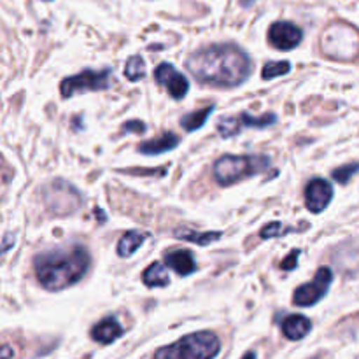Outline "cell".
<instances>
[{"mask_svg": "<svg viewBox=\"0 0 359 359\" xmlns=\"http://www.w3.org/2000/svg\"><path fill=\"white\" fill-rule=\"evenodd\" d=\"M356 174H359V163H347L344 165V167L335 168V170L332 172V177L335 179L339 184H347Z\"/></svg>", "mask_w": 359, "mask_h": 359, "instance_id": "cell-24", "label": "cell"}, {"mask_svg": "<svg viewBox=\"0 0 359 359\" xmlns=\"http://www.w3.org/2000/svg\"><path fill=\"white\" fill-rule=\"evenodd\" d=\"M42 198H44L46 209L53 216H70L77 212L83 205L81 193L63 179H55L42 188Z\"/></svg>", "mask_w": 359, "mask_h": 359, "instance_id": "cell-6", "label": "cell"}, {"mask_svg": "<svg viewBox=\"0 0 359 359\" xmlns=\"http://www.w3.org/2000/svg\"><path fill=\"white\" fill-rule=\"evenodd\" d=\"M298 228L294 226H284L280 221H273V223L266 224L259 231V237L262 238H273V237H283V235L291 233V231H297Z\"/></svg>", "mask_w": 359, "mask_h": 359, "instance_id": "cell-23", "label": "cell"}, {"mask_svg": "<svg viewBox=\"0 0 359 359\" xmlns=\"http://www.w3.org/2000/svg\"><path fill=\"white\" fill-rule=\"evenodd\" d=\"M242 359H256V354L252 353V351H249V353L244 354V358H242Z\"/></svg>", "mask_w": 359, "mask_h": 359, "instance_id": "cell-28", "label": "cell"}, {"mask_svg": "<svg viewBox=\"0 0 359 359\" xmlns=\"http://www.w3.org/2000/svg\"><path fill=\"white\" fill-rule=\"evenodd\" d=\"M214 105H209V107H203L200 111L189 112V114L182 116L181 118V126L186 130V132H196L198 128H202L207 123L209 116L214 112Z\"/></svg>", "mask_w": 359, "mask_h": 359, "instance_id": "cell-20", "label": "cell"}, {"mask_svg": "<svg viewBox=\"0 0 359 359\" xmlns=\"http://www.w3.org/2000/svg\"><path fill=\"white\" fill-rule=\"evenodd\" d=\"M179 142H181V139L174 132H165L160 137H156V139L140 142L137 146V151L140 154H146V156H156V154H163L167 151L175 149L179 146Z\"/></svg>", "mask_w": 359, "mask_h": 359, "instance_id": "cell-13", "label": "cell"}, {"mask_svg": "<svg viewBox=\"0 0 359 359\" xmlns=\"http://www.w3.org/2000/svg\"><path fill=\"white\" fill-rule=\"evenodd\" d=\"M302 39H304V30L291 21H276L269 28L270 46L280 49V51L294 49L297 46H300Z\"/></svg>", "mask_w": 359, "mask_h": 359, "instance_id": "cell-11", "label": "cell"}, {"mask_svg": "<svg viewBox=\"0 0 359 359\" xmlns=\"http://www.w3.org/2000/svg\"><path fill=\"white\" fill-rule=\"evenodd\" d=\"M146 238H147L146 231H137V230L126 231V233L121 237V241L118 242V256H121V258H128V256L135 255L137 249L146 242Z\"/></svg>", "mask_w": 359, "mask_h": 359, "instance_id": "cell-19", "label": "cell"}, {"mask_svg": "<svg viewBox=\"0 0 359 359\" xmlns=\"http://www.w3.org/2000/svg\"><path fill=\"white\" fill-rule=\"evenodd\" d=\"M333 283V272L328 266H321V269L316 272L314 280L312 283L304 284V286L297 287L293 294V304L298 307H312V305L318 304L319 300L326 297L330 286Z\"/></svg>", "mask_w": 359, "mask_h": 359, "instance_id": "cell-9", "label": "cell"}, {"mask_svg": "<svg viewBox=\"0 0 359 359\" xmlns=\"http://www.w3.org/2000/svg\"><path fill=\"white\" fill-rule=\"evenodd\" d=\"M333 200V186L326 179L316 177L305 188V205L312 214H319Z\"/></svg>", "mask_w": 359, "mask_h": 359, "instance_id": "cell-12", "label": "cell"}, {"mask_svg": "<svg viewBox=\"0 0 359 359\" xmlns=\"http://www.w3.org/2000/svg\"><path fill=\"white\" fill-rule=\"evenodd\" d=\"M46 2H51V0H46Z\"/></svg>", "mask_w": 359, "mask_h": 359, "instance_id": "cell-29", "label": "cell"}, {"mask_svg": "<svg viewBox=\"0 0 359 359\" xmlns=\"http://www.w3.org/2000/svg\"><path fill=\"white\" fill-rule=\"evenodd\" d=\"M123 132H135V133H144L146 132V125H144L142 121H137V119H133V121H126L125 125L121 126Z\"/></svg>", "mask_w": 359, "mask_h": 359, "instance_id": "cell-26", "label": "cell"}, {"mask_svg": "<svg viewBox=\"0 0 359 359\" xmlns=\"http://www.w3.org/2000/svg\"><path fill=\"white\" fill-rule=\"evenodd\" d=\"M321 49L328 58L340 62L356 58L359 55L358 30L346 23L330 25L321 35Z\"/></svg>", "mask_w": 359, "mask_h": 359, "instance_id": "cell-5", "label": "cell"}, {"mask_svg": "<svg viewBox=\"0 0 359 359\" xmlns=\"http://www.w3.org/2000/svg\"><path fill=\"white\" fill-rule=\"evenodd\" d=\"M219 351L221 340L217 335L212 332H198L158 349L154 359H214Z\"/></svg>", "mask_w": 359, "mask_h": 359, "instance_id": "cell-4", "label": "cell"}, {"mask_svg": "<svg viewBox=\"0 0 359 359\" xmlns=\"http://www.w3.org/2000/svg\"><path fill=\"white\" fill-rule=\"evenodd\" d=\"M283 328V333L286 339L290 340H302L309 335V332L312 330V323L309 321L305 316L294 314V316H287L286 319L280 325Z\"/></svg>", "mask_w": 359, "mask_h": 359, "instance_id": "cell-16", "label": "cell"}, {"mask_svg": "<svg viewBox=\"0 0 359 359\" xmlns=\"http://www.w3.org/2000/svg\"><path fill=\"white\" fill-rule=\"evenodd\" d=\"M154 79L160 86L167 88L174 100H182L189 91V83L172 63H160L154 70Z\"/></svg>", "mask_w": 359, "mask_h": 359, "instance_id": "cell-10", "label": "cell"}, {"mask_svg": "<svg viewBox=\"0 0 359 359\" xmlns=\"http://www.w3.org/2000/svg\"><path fill=\"white\" fill-rule=\"evenodd\" d=\"M123 333H125V330L114 318H105L91 328V339L100 344H112Z\"/></svg>", "mask_w": 359, "mask_h": 359, "instance_id": "cell-15", "label": "cell"}, {"mask_svg": "<svg viewBox=\"0 0 359 359\" xmlns=\"http://www.w3.org/2000/svg\"><path fill=\"white\" fill-rule=\"evenodd\" d=\"M270 168V158L265 154H244V156H233L224 154L214 163L212 174L217 184L231 186L245 177L259 175Z\"/></svg>", "mask_w": 359, "mask_h": 359, "instance_id": "cell-3", "label": "cell"}, {"mask_svg": "<svg viewBox=\"0 0 359 359\" xmlns=\"http://www.w3.org/2000/svg\"><path fill=\"white\" fill-rule=\"evenodd\" d=\"M300 255H302L300 249H294V251H291L290 255H287L286 258H284L283 262H280V269H283V270H293V269H297L298 258H300Z\"/></svg>", "mask_w": 359, "mask_h": 359, "instance_id": "cell-25", "label": "cell"}, {"mask_svg": "<svg viewBox=\"0 0 359 359\" xmlns=\"http://www.w3.org/2000/svg\"><path fill=\"white\" fill-rule=\"evenodd\" d=\"M91 256L79 244L39 252L34 258L37 280L48 291H62L79 283L90 270Z\"/></svg>", "mask_w": 359, "mask_h": 359, "instance_id": "cell-2", "label": "cell"}, {"mask_svg": "<svg viewBox=\"0 0 359 359\" xmlns=\"http://www.w3.org/2000/svg\"><path fill=\"white\" fill-rule=\"evenodd\" d=\"M112 86L111 69L83 70L76 76H69L60 84V93L63 98H70L83 91H104Z\"/></svg>", "mask_w": 359, "mask_h": 359, "instance_id": "cell-7", "label": "cell"}, {"mask_svg": "<svg viewBox=\"0 0 359 359\" xmlns=\"http://www.w3.org/2000/svg\"><path fill=\"white\" fill-rule=\"evenodd\" d=\"M291 72V63L287 60L284 62H266L265 67H263L262 77L263 81H272L273 77L286 76V74Z\"/></svg>", "mask_w": 359, "mask_h": 359, "instance_id": "cell-22", "label": "cell"}, {"mask_svg": "<svg viewBox=\"0 0 359 359\" xmlns=\"http://www.w3.org/2000/svg\"><path fill=\"white\" fill-rule=\"evenodd\" d=\"M189 72L203 84L235 88L249 79L252 62L237 44H210L193 53L186 62Z\"/></svg>", "mask_w": 359, "mask_h": 359, "instance_id": "cell-1", "label": "cell"}, {"mask_svg": "<svg viewBox=\"0 0 359 359\" xmlns=\"http://www.w3.org/2000/svg\"><path fill=\"white\" fill-rule=\"evenodd\" d=\"M165 265L170 266L175 273L182 277H188L196 272V263L195 258H193V252L186 251V249L165 252Z\"/></svg>", "mask_w": 359, "mask_h": 359, "instance_id": "cell-14", "label": "cell"}, {"mask_svg": "<svg viewBox=\"0 0 359 359\" xmlns=\"http://www.w3.org/2000/svg\"><path fill=\"white\" fill-rule=\"evenodd\" d=\"M142 280L147 287H165L170 284V276L167 272V265L154 262L147 266L142 273Z\"/></svg>", "mask_w": 359, "mask_h": 359, "instance_id": "cell-18", "label": "cell"}, {"mask_svg": "<svg viewBox=\"0 0 359 359\" xmlns=\"http://www.w3.org/2000/svg\"><path fill=\"white\" fill-rule=\"evenodd\" d=\"M13 356V351H11L9 346H4L2 347V359H11Z\"/></svg>", "mask_w": 359, "mask_h": 359, "instance_id": "cell-27", "label": "cell"}, {"mask_svg": "<svg viewBox=\"0 0 359 359\" xmlns=\"http://www.w3.org/2000/svg\"><path fill=\"white\" fill-rule=\"evenodd\" d=\"M125 76L128 77V81L132 83H137L139 79H142L146 76V63H144L142 56L135 55L132 58H128L125 65Z\"/></svg>", "mask_w": 359, "mask_h": 359, "instance_id": "cell-21", "label": "cell"}, {"mask_svg": "<svg viewBox=\"0 0 359 359\" xmlns=\"http://www.w3.org/2000/svg\"><path fill=\"white\" fill-rule=\"evenodd\" d=\"M276 123L277 116L273 112H266L263 116H251L248 112H241L238 116H226V118L217 119L216 130L221 139H231L245 128H269Z\"/></svg>", "mask_w": 359, "mask_h": 359, "instance_id": "cell-8", "label": "cell"}, {"mask_svg": "<svg viewBox=\"0 0 359 359\" xmlns=\"http://www.w3.org/2000/svg\"><path fill=\"white\" fill-rule=\"evenodd\" d=\"M174 237L179 238V241H186V242H193L196 245H209L212 242L219 241L223 237L221 231H195V230H188V228H177L174 231Z\"/></svg>", "mask_w": 359, "mask_h": 359, "instance_id": "cell-17", "label": "cell"}]
</instances>
